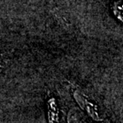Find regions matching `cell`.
<instances>
[{
    "mask_svg": "<svg viewBox=\"0 0 123 123\" xmlns=\"http://www.w3.org/2000/svg\"><path fill=\"white\" fill-rule=\"evenodd\" d=\"M112 11L117 18L122 19V3L121 0H117L113 2Z\"/></svg>",
    "mask_w": 123,
    "mask_h": 123,
    "instance_id": "cell-1",
    "label": "cell"
}]
</instances>
